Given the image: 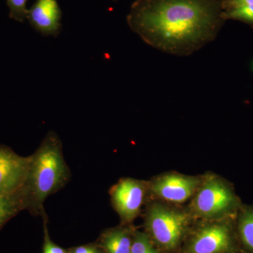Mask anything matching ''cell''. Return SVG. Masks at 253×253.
I'll list each match as a JSON object with an SVG mask.
<instances>
[{
  "label": "cell",
  "mask_w": 253,
  "mask_h": 253,
  "mask_svg": "<svg viewBox=\"0 0 253 253\" xmlns=\"http://www.w3.org/2000/svg\"><path fill=\"white\" fill-rule=\"evenodd\" d=\"M223 9L220 0H136L126 21L149 45L188 56L215 38Z\"/></svg>",
  "instance_id": "obj_1"
},
{
  "label": "cell",
  "mask_w": 253,
  "mask_h": 253,
  "mask_svg": "<svg viewBox=\"0 0 253 253\" xmlns=\"http://www.w3.org/2000/svg\"><path fill=\"white\" fill-rule=\"evenodd\" d=\"M31 157L27 179L23 187L26 210L33 215H42L45 212L46 199L67 184L71 173L63 156L62 142L54 131L46 134Z\"/></svg>",
  "instance_id": "obj_2"
},
{
  "label": "cell",
  "mask_w": 253,
  "mask_h": 253,
  "mask_svg": "<svg viewBox=\"0 0 253 253\" xmlns=\"http://www.w3.org/2000/svg\"><path fill=\"white\" fill-rule=\"evenodd\" d=\"M196 221L186 208L152 200L144 214V231L162 253L180 249Z\"/></svg>",
  "instance_id": "obj_3"
},
{
  "label": "cell",
  "mask_w": 253,
  "mask_h": 253,
  "mask_svg": "<svg viewBox=\"0 0 253 253\" xmlns=\"http://www.w3.org/2000/svg\"><path fill=\"white\" fill-rule=\"evenodd\" d=\"M242 205L231 182L207 172L186 209L196 221L221 220L236 218Z\"/></svg>",
  "instance_id": "obj_4"
},
{
  "label": "cell",
  "mask_w": 253,
  "mask_h": 253,
  "mask_svg": "<svg viewBox=\"0 0 253 253\" xmlns=\"http://www.w3.org/2000/svg\"><path fill=\"white\" fill-rule=\"evenodd\" d=\"M235 219L195 221L180 248L181 253H243Z\"/></svg>",
  "instance_id": "obj_5"
},
{
  "label": "cell",
  "mask_w": 253,
  "mask_h": 253,
  "mask_svg": "<svg viewBox=\"0 0 253 253\" xmlns=\"http://www.w3.org/2000/svg\"><path fill=\"white\" fill-rule=\"evenodd\" d=\"M202 181L203 175L163 173L148 181L149 197L165 204L179 206L191 201Z\"/></svg>",
  "instance_id": "obj_6"
},
{
  "label": "cell",
  "mask_w": 253,
  "mask_h": 253,
  "mask_svg": "<svg viewBox=\"0 0 253 253\" xmlns=\"http://www.w3.org/2000/svg\"><path fill=\"white\" fill-rule=\"evenodd\" d=\"M111 204L122 225H129L140 215L149 197V182L131 177L119 179L109 191Z\"/></svg>",
  "instance_id": "obj_7"
},
{
  "label": "cell",
  "mask_w": 253,
  "mask_h": 253,
  "mask_svg": "<svg viewBox=\"0 0 253 253\" xmlns=\"http://www.w3.org/2000/svg\"><path fill=\"white\" fill-rule=\"evenodd\" d=\"M31 159V155L21 156L11 148L0 145V195L14 194L23 189Z\"/></svg>",
  "instance_id": "obj_8"
},
{
  "label": "cell",
  "mask_w": 253,
  "mask_h": 253,
  "mask_svg": "<svg viewBox=\"0 0 253 253\" xmlns=\"http://www.w3.org/2000/svg\"><path fill=\"white\" fill-rule=\"evenodd\" d=\"M61 19L62 12L57 0H36L28 9V22L43 36H59Z\"/></svg>",
  "instance_id": "obj_9"
},
{
  "label": "cell",
  "mask_w": 253,
  "mask_h": 253,
  "mask_svg": "<svg viewBox=\"0 0 253 253\" xmlns=\"http://www.w3.org/2000/svg\"><path fill=\"white\" fill-rule=\"evenodd\" d=\"M135 231L131 224L106 229L101 233L98 244L104 253H130Z\"/></svg>",
  "instance_id": "obj_10"
},
{
  "label": "cell",
  "mask_w": 253,
  "mask_h": 253,
  "mask_svg": "<svg viewBox=\"0 0 253 253\" xmlns=\"http://www.w3.org/2000/svg\"><path fill=\"white\" fill-rule=\"evenodd\" d=\"M236 230L243 253H253V205L243 204L236 215Z\"/></svg>",
  "instance_id": "obj_11"
},
{
  "label": "cell",
  "mask_w": 253,
  "mask_h": 253,
  "mask_svg": "<svg viewBox=\"0 0 253 253\" xmlns=\"http://www.w3.org/2000/svg\"><path fill=\"white\" fill-rule=\"evenodd\" d=\"M24 210H26V201L23 189L14 194L0 195V231Z\"/></svg>",
  "instance_id": "obj_12"
},
{
  "label": "cell",
  "mask_w": 253,
  "mask_h": 253,
  "mask_svg": "<svg viewBox=\"0 0 253 253\" xmlns=\"http://www.w3.org/2000/svg\"><path fill=\"white\" fill-rule=\"evenodd\" d=\"M130 253H162L145 231L136 229Z\"/></svg>",
  "instance_id": "obj_13"
},
{
  "label": "cell",
  "mask_w": 253,
  "mask_h": 253,
  "mask_svg": "<svg viewBox=\"0 0 253 253\" xmlns=\"http://www.w3.org/2000/svg\"><path fill=\"white\" fill-rule=\"evenodd\" d=\"M28 0H6L9 9V17L17 22L23 23L27 20Z\"/></svg>",
  "instance_id": "obj_14"
},
{
  "label": "cell",
  "mask_w": 253,
  "mask_h": 253,
  "mask_svg": "<svg viewBox=\"0 0 253 253\" xmlns=\"http://www.w3.org/2000/svg\"><path fill=\"white\" fill-rule=\"evenodd\" d=\"M223 17L240 20L250 23H253V5L239 6V7L228 9L223 12Z\"/></svg>",
  "instance_id": "obj_15"
},
{
  "label": "cell",
  "mask_w": 253,
  "mask_h": 253,
  "mask_svg": "<svg viewBox=\"0 0 253 253\" xmlns=\"http://www.w3.org/2000/svg\"><path fill=\"white\" fill-rule=\"evenodd\" d=\"M43 221V247L42 253H68V250L63 249L61 246L55 244L50 237L49 229H48V218L46 212L42 214Z\"/></svg>",
  "instance_id": "obj_16"
},
{
  "label": "cell",
  "mask_w": 253,
  "mask_h": 253,
  "mask_svg": "<svg viewBox=\"0 0 253 253\" xmlns=\"http://www.w3.org/2000/svg\"><path fill=\"white\" fill-rule=\"evenodd\" d=\"M68 253H104L98 243L83 245L68 249Z\"/></svg>",
  "instance_id": "obj_17"
},
{
  "label": "cell",
  "mask_w": 253,
  "mask_h": 253,
  "mask_svg": "<svg viewBox=\"0 0 253 253\" xmlns=\"http://www.w3.org/2000/svg\"><path fill=\"white\" fill-rule=\"evenodd\" d=\"M248 5H253V0H229L226 2V6L228 9Z\"/></svg>",
  "instance_id": "obj_18"
}]
</instances>
